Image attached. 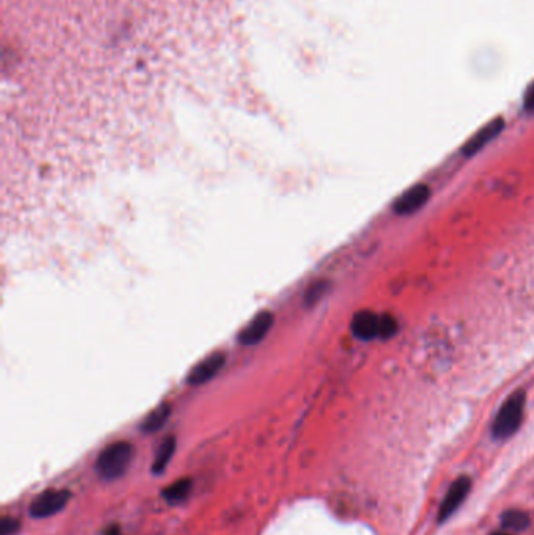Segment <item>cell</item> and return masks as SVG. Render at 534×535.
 <instances>
[{
    "mask_svg": "<svg viewBox=\"0 0 534 535\" xmlns=\"http://www.w3.org/2000/svg\"><path fill=\"white\" fill-rule=\"evenodd\" d=\"M525 405L526 394L524 390H517L504 401L492 423V437L495 440L511 438L519 431L522 421H524Z\"/></svg>",
    "mask_w": 534,
    "mask_h": 535,
    "instance_id": "1",
    "label": "cell"
},
{
    "mask_svg": "<svg viewBox=\"0 0 534 535\" xmlns=\"http://www.w3.org/2000/svg\"><path fill=\"white\" fill-rule=\"evenodd\" d=\"M132 454L133 448L127 442H118L107 446L97 457L96 473L105 481H115L126 473L132 460Z\"/></svg>",
    "mask_w": 534,
    "mask_h": 535,
    "instance_id": "2",
    "label": "cell"
},
{
    "mask_svg": "<svg viewBox=\"0 0 534 535\" xmlns=\"http://www.w3.org/2000/svg\"><path fill=\"white\" fill-rule=\"evenodd\" d=\"M472 479L469 476H459L456 481L448 487V492L445 493V498L439 507L437 523H445L448 518L454 515V512L464 504L467 495L470 493Z\"/></svg>",
    "mask_w": 534,
    "mask_h": 535,
    "instance_id": "3",
    "label": "cell"
},
{
    "mask_svg": "<svg viewBox=\"0 0 534 535\" xmlns=\"http://www.w3.org/2000/svg\"><path fill=\"white\" fill-rule=\"evenodd\" d=\"M71 499L69 490H47L33 499L30 504V515L33 518H47L65 509Z\"/></svg>",
    "mask_w": 534,
    "mask_h": 535,
    "instance_id": "4",
    "label": "cell"
},
{
    "mask_svg": "<svg viewBox=\"0 0 534 535\" xmlns=\"http://www.w3.org/2000/svg\"><path fill=\"white\" fill-rule=\"evenodd\" d=\"M431 198V188L425 185V183H419V185L410 187L409 189L399 196L393 204L395 213L399 216H408L415 213L417 210H420Z\"/></svg>",
    "mask_w": 534,
    "mask_h": 535,
    "instance_id": "5",
    "label": "cell"
},
{
    "mask_svg": "<svg viewBox=\"0 0 534 535\" xmlns=\"http://www.w3.org/2000/svg\"><path fill=\"white\" fill-rule=\"evenodd\" d=\"M503 129H504V121L502 118L492 119L491 122H487L486 126L481 127L474 136L467 139V143L464 144L463 149H461V152H463V155L467 158L474 157V155L480 152L483 147H486L492 139L497 138Z\"/></svg>",
    "mask_w": 534,
    "mask_h": 535,
    "instance_id": "6",
    "label": "cell"
},
{
    "mask_svg": "<svg viewBox=\"0 0 534 535\" xmlns=\"http://www.w3.org/2000/svg\"><path fill=\"white\" fill-rule=\"evenodd\" d=\"M224 364H226L224 354L222 353L210 354L207 359L199 361V364L193 368L190 374L187 377V382L190 383V385H202V383L209 382L210 379L218 374Z\"/></svg>",
    "mask_w": 534,
    "mask_h": 535,
    "instance_id": "7",
    "label": "cell"
},
{
    "mask_svg": "<svg viewBox=\"0 0 534 535\" xmlns=\"http://www.w3.org/2000/svg\"><path fill=\"white\" fill-rule=\"evenodd\" d=\"M381 329V315H376L370 310H362L356 313L351 321V331L356 338L362 340V342H370V340L380 338Z\"/></svg>",
    "mask_w": 534,
    "mask_h": 535,
    "instance_id": "8",
    "label": "cell"
},
{
    "mask_svg": "<svg viewBox=\"0 0 534 535\" xmlns=\"http://www.w3.org/2000/svg\"><path fill=\"white\" fill-rule=\"evenodd\" d=\"M275 322V316L271 311H260L259 315L254 316V320L243 329L238 340L244 346H251V344H257L260 340L266 337V333L270 332V329Z\"/></svg>",
    "mask_w": 534,
    "mask_h": 535,
    "instance_id": "9",
    "label": "cell"
},
{
    "mask_svg": "<svg viewBox=\"0 0 534 535\" xmlns=\"http://www.w3.org/2000/svg\"><path fill=\"white\" fill-rule=\"evenodd\" d=\"M191 488H193V481L188 477H183V479H179V481L171 484V486L163 490V493H161V496H163L165 501L168 504H181L183 503L188 498V495L191 493Z\"/></svg>",
    "mask_w": 534,
    "mask_h": 535,
    "instance_id": "10",
    "label": "cell"
},
{
    "mask_svg": "<svg viewBox=\"0 0 534 535\" xmlns=\"http://www.w3.org/2000/svg\"><path fill=\"white\" fill-rule=\"evenodd\" d=\"M531 525V518L524 510H506L502 515V526L508 532H524Z\"/></svg>",
    "mask_w": 534,
    "mask_h": 535,
    "instance_id": "11",
    "label": "cell"
},
{
    "mask_svg": "<svg viewBox=\"0 0 534 535\" xmlns=\"http://www.w3.org/2000/svg\"><path fill=\"white\" fill-rule=\"evenodd\" d=\"M174 451H176V438L170 436L168 438H165L163 442H161L157 454L154 457V464H152L154 475H161V473L166 470V466H168Z\"/></svg>",
    "mask_w": 534,
    "mask_h": 535,
    "instance_id": "12",
    "label": "cell"
},
{
    "mask_svg": "<svg viewBox=\"0 0 534 535\" xmlns=\"http://www.w3.org/2000/svg\"><path fill=\"white\" fill-rule=\"evenodd\" d=\"M170 414H171L170 404L159 405L157 409L152 410L151 414H149L146 418H144V421L141 423V431L146 432V433L157 432L159 429L163 427L165 423L168 421Z\"/></svg>",
    "mask_w": 534,
    "mask_h": 535,
    "instance_id": "13",
    "label": "cell"
},
{
    "mask_svg": "<svg viewBox=\"0 0 534 535\" xmlns=\"http://www.w3.org/2000/svg\"><path fill=\"white\" fill-rule=\"evenodd\" d=\"M327 289H329V282H326V281L315 282L314 285H310L307 293H305V304L307 305L315 304L316 300H320L323 296H325Z\"/></svg>",
    "mask_w": 534,
    "mask_h": 535,
    "instance_id": "14",
    "label": "cell"
},
{
    "mask_svg": "<svg viewBox=\"0 0 534 535\" xmlns=\"http://www.w3.org/2000/svg\"><path fill=\"white\" fill-rule=\"evenodd\" d=\"M398 331V321L392 315H381V329L380 338L387 340L393 337Z\"/></svg>",
    "mask_w": 534,
    "mask_h": 535,
    "instance_id": "15",
    "label": "cell"
},
{
    "mask_svg": "<svg viewBox=\"0 0 534 535\" xmlns=\"http://www.w3.org/2000/svg\"><path fill=\"white\" fill-rule=\"evenodd\" d=\"M19 531V521L13 518H3L0 523V535H14Z\"/></svg>",
    "mask_w": 534,
    "mask_h": 535,
    "instance_id": "16",
    "label": "cell"
},
{
    "mask_svg": "<svg viewBox=\"0 0 534 535\" xmlns=\"http://www.w3.org/2000/svg\"><path fill=\"white\" fill-rule=\"evenodd\" d=\"M524 110L526 113H534V82L526 88L524 94Z\"/></svg>",
    "mask_w": 534,
    "mask_h": 535,
    "instance_id": "17",
    "label": "cell"
},
{
    "mask_svg": "<svg viewBox=\"0 0 534 535\" xmlns=\"http://www.w3.org/2000/svg\"><path fill=\"white\" fill-rule=\"evenodd\" d=\"M104 535H121V529L118 526H110Z\"/></svg>",
    "mask_w": 534,
    "mask_h": 535,
    "instance_id": "18",
    "label": "cell"
},
{
    "mask_svg": "<svg viewBox=\"0 0 534 535\" xmlns=\"http://www.w3.org/2000/svg\"><path fill=\"white\" fill-rule=\"evenodd\" d=\"M491 535H511L508 531H503V532H492Z\"/></svg>",
    "mask_w": 534,
    "mask_h": 535,
    "instance_id": "19",
    "label": "cell"
}]
</instances>
